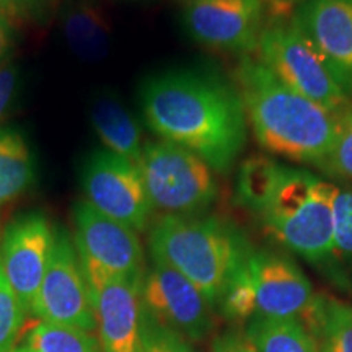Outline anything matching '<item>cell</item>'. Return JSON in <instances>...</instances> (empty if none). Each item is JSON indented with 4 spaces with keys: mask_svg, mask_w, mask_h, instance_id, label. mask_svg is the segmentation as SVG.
Wrapping results in <instances>:
<instances>
[{
    "mask_svg": "<svg viewBox=\"0 0 352 352\" xmlns=\"http://www.w3.org/2000/svg\"><path fill=\"white\" fill-rule=\"evenodd\" d=\"M0 240H2V228H0ZM25 318L26 311L8 283L2 264V254H0V352H10L13 349Z\"/></svg>",
    "mask_w": 352,
    "mask_h": 352,
    "instance_id": "cell-21",
    "label": "cell"
},
{
    "mask_svg": "<svg viewBox=\"0 0 352 352\" xmlns=\"http://www.w3.org/2000/svg\"><path fill=\"white\" fill-rule=\"evenodd\" d=\"M256 315L290 318L300 316L314 305L310 280L289 258L270 252H253L246 261Z\"/></svg>",
    "mask_w": 352,
    "mask_h": 352,
    "instance_id": "cell-13",
    "label": "cell"
},
{
    "mask_svg": "<svg viewBox=\"0 0 352 352\" xmlns=\"http://www.w3.org/2000/svg\"><path fill=\"white\" fill-rule=\"evenodd\" d=\"M12 352H34L32 347L30 346H26V344H20V346H15L12 349Z\"/></svg>",
    "mask_w": 352,
    "mask_h": 352,
    "instance_id": "cell-31",
    "label": "cell"
},
{
    "mask_svg": "<svg viewBox=\"0 0 352 352\" xmlns=\"http://www.w3.org/2000/svg\"><path fill=\"white\" fill-rule=\"evenodd\" d=\"M320 352H331V349H329V347H328V344H327V342H323V344H321V346H320Z\"/></svg>",
    "mask_w": 352,
    "mask_h": 352,
    "instance_id": "cell-32",
    "label": "cell"
},
{
    "mask_svg": "<svg viewBox=\"0 0 352 352\" xmlns=\"http://www.w3.org/2000/svg\"><path fill=\"white\" fill-rule=\"evenodd\" d=\"M19 88V69L13 63L0 64V120L7 113Z\"/></svg>",
    "mask_w": 352,
    "mask_h": 352,
    "instance_id": "cell-27",
    "label": "cell"
},
{
    "mask_svg": "<svg viewBox=\"0 0 352 352\" xmlns=\"http://www.w3.org/2000/svg\"><path fill=\"white\" fill-rule=\"evenodd\" d=\"M32 314L44 323L85 333L96 328L94 302L83 277L76 243L65 228L54 230L50 264L33 302Z\"/></svg>",
    "mask_w": 352,
    "mask_h": 352,
    "instance_id": "cell-8",
    "label": "cell"
},
{
    "mask_svg": "<svg viewBox=\"0 0 352 352\" xmlns=\"http://www.w3.org/2000/svg\"><path fill=\"white\" fill-rule=\"evenodd\" d=\"M91 126L108 152L140 165L144 153L142 132L121 101L103 95L91 104Z\"/></svg>",
    "mask_w": 352,
    "mask_h": 352,
    "instance_id": "cell-17",
    "label": "cell"
},
{
    "mask_svg": "<svg viewBox=\"0 0 352 352\" xmlns=\"http://www.w3.org/2000/svg\"><path fill=\"white\" fill-rule=\"evenodd\" d=\"M236 87L259 147L331 175L340 114L284 85L256 56H243L236 69Z\"/></svg>",
    "mask_w": 352,
    "mask_h": 352,
    "instance_id": "cell-3",
    "label": "cell"
},
{
    "mask_svg": "<svg viewBox=\"0 0 352 352\" xmlns=\"http://www.w3.org/2000/svg\"><path fill=\"white\" fill-rule=\"evenodd\" d=\"M152 259L173 267L192 283L210 305L243 266L252 246L228 222L217 217L165 214L148 233Z\"/></svg>",
    "mask_w": 352,
    "mask_h": 352,
    "instance_id": "cell-4",
    "label": "cell"
},
{
    "mask_svg": "<svg viewBox=\"0 0 352 352\" xmlns=\"http://www.w3.org/2000/svg\"><path fill=\"white\" fill-rule=\"evenodd\" d=\"M292 20L352 96V0H303Z\"/></svg>",
    "mask_w": 352,
    "mask_h": 352,
    "instance_id": "cell-14",
    "label": "cell"
},
{
    "mask_svg": "<svg viewBox=\"0 0 352 352\" xmlns=\"http://www.w3.org/2000/svg\"><path fill=\"white\" fill-rule=\"evenodd\" d=\"M331 175L352 179V107L340 114L336 144L331 157Z\"/></svg>",
    "mask_w": 352,
    "mask_h": 352,
    "instance_id": "cell-25",
    "label": "cell"
},
{
    "mask_svg": "<svg viewBox=\"0 0 352 352\" xmlns=\"http://www.w3.org/2000/svg\"><path fill=\"white\" fill-rule=\"evenodd\" d=\"M26 346L34 352H101L88 333L44 321L26 333Z\"/></svg>",
    "mask_w": 352,
    "mask_h": 352,
    "instance_id": "cell-20",
    "label": "cell"
},
{
    "mask_svg": "<svg viewBox=\"0 0 352 352\" xmlns=\"http://www.w3.org/2000/svg\"><path fill=\"white\" fill-rule=\"evenodd\" d=\"M246 336L256 352H320L315 338L296 316L274 318L254 315Z\"/></svg>",
    "mask_w": 352,
    "mask_h": 352,
    "instance_id": "cell-19",
    "label": "cell"
},
{
    "mask_svg": "<svg viewBox=\"0 0 352 352\" xmlns=\"http://www.w3.org/2000/svg\"><path fill=\"white\" fill-rule=\"evenodd\" d=\"M256 51L258 59L298 95L334 114L351 107V96L292 16L264 26Z\"/></svg>",
    "mask_w": 352,
    "mask_h": 352,
    "instance_id": "cell-5",
    "label": "cell"
},
{
    "mask_svg": "<svg viewBox=\"0 0 352 352\" xmlns=\"http://www.w3.org/2000/svg\"><path fill=\"white\" fill-rule=\"evenodd\" d=\"M60 28L69 50L83 63H101L109 51V25L96 0H65Z\"/></svg>",
    "mask_w": 352,
    "mask_h": 352,
    "instance_id": "cell-16",
    "label": "cell"
},
{
    "mask_svg": "<svg viewBox=\"0 0 352 352\" xmlns=\"http://www.w3.org/2000/svg\"><path fill=\"white\" fill-rule=\"evenodd\" d=\"M236 192L266 230L294 253L311 263L334 253L331 183L308 170L253 157L241 165Z\"/></svg>",
    "mask_w": 352,
    "mask_h": 352,
    "instance_id": "cell-2",
    "label": "cell"
},
{
    "mask_svg": "<svg viewBox=\"0 0 352 352\" xmlns=\"http://www.w3.org/2000/svg\"><path fill=\"white\" fill-rule=\"evenodd\" d=\"M264 10V0H189L184 26L201 44L246 56L258 47Z\"/></svg>",
    "mask_w": 352,
    "mask_h": 352,
    "instance_id": "cell-12",
    "label": "cell"
},
{
    "mask_svg": "<svg viewBox=\"0 0 352 352\" xmlns=\"http://www.w3.org/2000/svg\"><path fill=\"white\" fill-rule=\"evenodd\" d=\"M144 352H196L186 338L158 327L144 311Z\"/></svg>",
    "mask_w": 352,
    "mask_h": 352,
    "instance_id": "cell-24",
    "label": "cell"
},
{
    "mask_svg": "<svg viewBox=\"0 0 352 352\" xmlns=\"http://www.w3.org/2000/svg\"><path fill=\"white\" fill-rule=\"evenodd\" d=\"M74 226L90 294L116 277H144V252L138 232L101 214L87 201L74 206Z\"/></svg>",
    "mask_w": 352,
    "mask_h": 352,
    "instance_id": "cell-7",
    "label": "cell"
},
{
    "mask_svg": "<svg viewBox=\"0 0 352 352\" xmlns=\"http://www.w3.org/2000/svg\"><path fill=\"white\" fill-rule=\"evenodd\" d=\"M80 183L87 202L132 230L142 232L152 215V204L138 165L103 151L90 153L82 166Z\"/></svg>",
    "mask_w": 352,
    "mask_h": 352,
    "instance_id": "cell-9",
    "label": "cell"
},
{
    "mask_svg": "<svg viewBox=\"0 0 352 352\" xmlns=\"http://www.w3.org/2000/svg\"><path fill=\"white\" fill-rule=\"evenodd\" d=\"M214 352H256L248 336L240 333H227L214 342Z\"/></svg>",
    "mask_w": 352,
    "mask_h": 352,
    "instance_id": "cell-28",
    "label": "cell"
},
{
    "mask_svg": "<svg viewBox=\"0 0 352 352\" xmlns=\"http://www.w3.org/2000/svg\"><path fill=\"white\" fill-rule=\"evenodd\" d=\"M333 250L342 256H352V188L333 184Z\"/></svg>",
    "mask_w": 352,
    "mask_h": 352,
    "instance_id": "cell-23",
    "label": "cell"
},
{
    "mask_svg": "<svg viewBox=\"0 0 352 352\" xmlns=\"http://www.w3.org/2000/svg\"><path fill=\"white\" fill-rule=\"evenodd\" d=\"M12 34L10 21L0 15V64L3 63V59H6L12 47Z\"/></svg>",
    "mask_w": 352,
    "mask_h": 352,
    "instance_id": "cell-29",
    "label": "cell"
},
{
    "mask_svg": "<svg viewBox=\"0 0 352 352\" xmlns=\"http://www.w3.org/2000/svg\"><path fill=\"white\" fill-rule=\"evenodd\" d=\"M142 303L153 323L186 340H202L212 328L208 298L183 274L155 259L144 274Z\"/></svg>",
    "mask_w": 352,
    "mask_h": 352,
    "instance_id": "cell-10",
    "label": "cell"
},
{
    "mask_svg": "<svg viewBox=\"0 0 352 352\" xmlns=\"http://www.w3.org/2000/svg\"><path fill=\"white\" fill-rule=\"evenodd\" d=\"M140 107L162 140L196 153L215 173H227L248 139L239 87L199 70H168L144 82Z\"/></svg>",
    "mask_w": 352,
    "mask_h": 352,
    "instance_id": "cell-1",
    "label": "cell"
},
{
    "mask_svg": "<svg viewBox=\"0 0 352 352\" xmlns=\"http://www.w3.org/2000/svg\"><path fill=\"white\" fill-rule=\"evenodd\" d=\"M270 2L274 3L277 7H292V6H297L298 2H303V0H270Z\"/></svg>",
    "mask_w": 352,
    "mask_h": 352,
    "instance_id": "cell-30",
    "label": "cell"
},
{
    "mask_svg": "<svg viewBox=\"0 0 352 352\" xmlns=\"http://www.w3.org/2000/svg\"><path fill=\"white\" fill-rule=\"evenodd\" d=\"M54 230L43 212H26L2 230L0 254L7 279L26 314H32L50 264Z\"/></svg>",
    "mask_w": 352,
    "mask_h": 352,
    "instance_id": "cell-11",
    "label": "cell"
},
{
    "mask_svg": "<svg viewBox=\"0 0 352 352\" xmlns=\"http://www.w3.org/2000/svg\"><path fill=\"white\" fill-rule=\"evenodd\" d=\"M36 179V160L19 129L0 127V209L23 196Z\"/></svg>",
    "mask_w": 352,
    "mask_h": 352,
    "instance_id": "cell-18",
    "label": "cell"
},
{
    "mask_svg": "<svg viewBox=\"0 0 352 352\" xmlns=\"http://www.w3.org/2000/svg\"><path fill=\"white\" fill-rule=\"evenodd\" d=\"M56 0H0V15L8 21L41 23L51 15Z\"/></svg>",
    "mask_w": 352,
    "mask_h": 352,
    "instance_id": "cell-26",
    "label": "cell"
},
{
    "mask_svg": "<svg viewBox=\"0 0 352 352\" xmlns=\"http://www.w3.org/2000/svg\"><path fill=\"white\" fill-rule=\"evenodd\" d=\"M144 277H116L90 294L104 352H144Z\"/></svg>",
    "mask_w": 352,
    "mask_h": 352,
    "instance_id": "cell-15",
    "label": "cell"
},
{
    "mask_svg": "<svg viewBox=\"0 0 352 352\" xmlns=\"http://www.w3.org/2000/svg\"><path fill=\"white\" fill-rule=\"evenodd\" d=\"M139 168L152 208L165 214L202 212L219 195L217 173L196 153L166 140L144 145Z\"/></svg>",
    "mask_w": 352,
    "mask_h": 352,
    "instance_id": "cell-6",
    "label": "cell"
},
{
    "mask_svg": "<svg viewBox=\"0 0 352 352\" xmlns=\"http://www.w3.org/2000/svg\"><path fill=\"white\" fill-rule=\"evenodd\" d=\"M321 334L331 352H352V307L324 300Z\"/></svg>",
    "mask_w": 352,
    "mask_h": 352,
    "instance_id": "cell-22",
    "label": "cell"
},
{
    "mask_svg": "<svg viewBox=\"0 0 352 352\" xmlns=\"http://www.w3.org/2000/svg\"><path fill=\"white\" fill-rule=\"evenodd\" d=\"M10 352H12V351H10Z\"/></svg>",
    "mask_w": 352,
    "mask_h": 352,
    "instance_id": "cell-33",
    "label": "cell"
}]
</instances>
